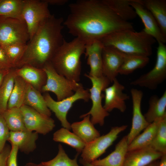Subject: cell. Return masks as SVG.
<instances>
[{"label": "cell", "mask_w": 166, "mask_h": 166, "mask_svg": "<svg viewBox=\"0 0 166 166\" xmlns=\"http://www.w3.org/2000/svg\"><path fill=\"white\" fill-rule=\"evenodd\" d=\"M70 13L63 25L69 33L85 44L113 33L134 30L104 0H79L69 4Z\"/></svg>", "instance_id": "obj_1"}, {"label": "cell", "mask_w": 166, "mask_h": 166, "mask_svg": "<svg viewBox=\"0 0 166 166\" xmlns=\"http://www.w3.org/2000/svg\"><path fill=\"white\" fill-rule=\"evenodd\" d=\"M64 20L51 15L41 24L27 44L25 52L16 68L29 65L42 69L51 60L65 40Z\"/></svg>", "instance_id": "obj_2"}, {"label": "cell", "mask_w": 166, "mask_h": 166, "mask_svg": "<svg viewBox=\"0 0 166 166\" xmlns=\"http://www.w3.org/2000/svg\"><path fill=\"white\" fill-rule=\"evenodd\" d=\"M103 46L112 47L124 53L149 57L156 42L143 30L137 32L126 30L110 34L99 40Z\"/></svg>", "instance_id": "obj_3"}, {"label": "cell", "mask_w": 166, "mask_h": 166, "mask_svg": "<svg viewBox=\"0 0 166 166\" xmlns=\"http://www.w3.org/2000/svg\"><path fill=\"white\" fill-rule=\"evenodd\" d=\"M85 43L75 38L70 42L64 40L50 63L59 74L78 82L81 71V57L84 53Z\"/></svg>", "instance_id": "obj_4"}, {"label": "cell", "mask_w": 166, "mask_h": 166, "mask_svg": "<svg viewBox=\"0 0 166 166\" xmlns=\"http://www.w3.org/2000/svg\"><path fill=\"white\" fill-rule=\"evenodd\" d=\"M85 76L88 78L92 82V86L89 90L92 105L90 111L81 115L80 118H82L88 115H91L90 120L94 125L98 124L102 126L104 124L105 118L109 116V113L102 105V100L104 97V95L102 92L109 86L111 82L103 75L96 77L90 76L86 73Z\"/></svg>", "instance_id": "obj_5"}, {"label": "cell", "mask_w": 166, "mask_h": 166, "mask_svg": "<svg viewBox=\"0 0 166 166\" xmlns=\"http://www.w3.org/2000/svg\"><path fill=\"white\" fill-rule=\"evenodd\" d=\"M47 77L45 84L41 91L51 92L56 95L57 101L62 100L73 95L81 84L71 81L58 73L50 63L43 68Z\"/></svg>", "instance_id": "obj_6"}, {"label": "cell", "mask_w": 166, "mask_h": 166, "mask_svg": "<svg viewBox=\"0 0 166 166\" xmlns=\"http://www.w3.org/2000/svg\"><path fill=\"white\" fill-rule=\"evenodd\" d=\"M30 36L23 20L0 16V45L27 44Z\"/></svg>", "instance_id": "obj_7"}, {"label": "cell", "mask_w": 166, "mask_h": 166, "mask_svg": "<svg viewBox=\"0 0 166 166\" xmlns=\"http://www.w3.org/2000/svg\"><path fill=\"white\" fill-rule=\"evenodd\" d=\"M158 43L156 60L154 67L149 72L131 81V85L153 90L165 80L166 46L163 43Z\"/></svg>", "instance_id": "obj_8"}, {"label": "cell", "mask_w": 166, "mask_h": 166, "mask_svg": "<svg viewBox=\"0 0 166 166\" xmlns=\"http://www.w3.org/2000/svg\"><path fill=\"white\" fill-rule=\"evenodd\" d=\"M72 96L60 101H55L48 93L43 96L48 107L54 113L61 126L69 130L71 129V124L67 120V115L73 104L79 100L87 102L90 99L89 89H85L81 84Z\"/></svg>", "instance_id": "obj_9"}, {"label": "cell", "mask_w": 166, "mask_h": 166, "mask_svg": "<svg viewBox=\"0 0 166 166\" xmlns=\"http://www.w3.org/2000/svg\"><path fill=\"white\" fill-rule=\"evenodd\" d=\"M48 5L45 0H24L22 16L27 27L30 40L42 23L51 15Z\"/></svg>", "instance_id": "obj_10"}, {"label": "cell", "mask_w": 166, "mask_h": 166, "mask_svg": "<svg viewBox=\"0 0 166 166\" xmlns=\"http://www.w3.org/2000/svg\"><path fill=\"white\" fill-rule=\"evenodd\" d=\"M127 127V125H124L112 127L107 134L100 136L86 144L81 152V158L89 163L97 160L112 145L119 134L125 130Z\"/></svg>", "instance_id": "obj_11"}, {"label": "cell", "mask_w": 166, "mask_h": 166, "mask_svg": "<svg viewBox=\"0 0 166 166\" xmlns=\"http://www.w3.org/2000/svg\"><path fill=\"white\" fill-rule=\"evenodd\" d=\"M20 108L27 129L45 135L52 131L55 127L54 121L50 117L42 114L25 105Z\"/></svg>", "instance_id": "obj_12"}, {"label": "cell", "mask_w": 166, "mask_h": 166, "mask_svg": "<svg viewBox=\"0 0 166 166\" xmlns=\"http://www.w3.org/2000/svg\"><path fill=\"white\" fill-rule=\"evenodd\" d=\"M130 93L132 104V117L131 128L127 135L128 144L150 124L146 120L141 111L143 92L140 90L132 88Z\"/></svg>", "instance_id": "obj_13"}, {"label": "cell", "mask_w": 166, "mask_h": 166, "mask_svg": "<svg viewBox=\"0 0 166 166\" xmlns=\"http://www.w3.org/2000/svg\"><path fill=\"white\" fill-rule=\"evenodd\" d=\"M112 82L111 86L106 88L104 91L105 103L103 107L109 113L114 109L124 113L127 108L125 101L129 99V96L123 92L125 87L117 78Z\"/></svg>", "instance_id": "obj_14"}, {"label": "cell", "mask_w": 166, "mask_h": 166, "mask_svg": "<svg viewBox=\"0 0 166 166\" xmlns=\"http://www.w3.org/2000/svg\"><path fill=\"white\" fill-rule=\"evenodd\" d=\"M130 4L143 23L144 28L143 30L152 37L158 42L165 44L166 37L163 34L157 22L151 13L140 2L139 0H130Z\"/></svg>", "instance_id": "obj_15"}, {"label": "cell", "mask_w": 166, "mask_h": 166, "mask_svg": "<svg viewBox=\"0 0 166 166\" xmlns=\"http://www.w3.org/2000/svg\"><path fill=\"white\" fill-rule=\"evenodd\" d=\"M103 75L112 82L119 74L124 61L123 53L110 46H103L102 50Z\"/></svg>", "instance_id": "obj_16"}, {"label": "cell", "mask_w": 166, "mask_h": 166, "mask_svg": "<svg viewBox=\"0 0 166 166\" xmlns=\"http://www.w3.org/2000/svg\"><path fill=\"white\" fill-rule=\"evenodd\" d=\"M164 155L155 151L149 146L128 151L123 166H146L160 160Z\"/></svg>", "instance_id": "obj_17"}, {"label": "cell", "mask_w": 166, "mask_h": 166, "mask_svg": "<svg viewBox=\"0 0 166 166\" xmlns=\"http://www.w3.org/2000/svg\"><path fill=\"white\" fill-rule=\"evenodd\" d=\"M103 45L99 40L88 42L85 45V54L87 58V64L90 67L89 75L99 77L103 75L102 50Z\"/></svg>", "instance_id": "obj_18"}, {"label": "cell", "mask_w": 166, "mask_h": 166, "mask_svg": "<svg viewBox=\"0 0 166 166\" xmlns=\"http://www.w3.org/2000/svg\"><path fill=\"white\" fill-rule=\"evenodd\" d=\"M38 134L27 129L16 132L10 131L8 141L11 145L17 146L21 152L28 154L36 148Z\"/></svg>", "instance_id": "obj_19"}, {"label": "cell", "mask_w": 166, "mask_h": 166, "mask_svg": "<svg viewBox=\"0 0 166 166\" xmlns=\"http://www.w3.org/2000/svg\"><path fill=\"white\" fill-rule=\"evenodd\" d=\"M16 74L22 78L26 82L41 92L45 84L46 74L43 69L29 65H25L18 68H15Z\"/></svg>", "instance_id": "obj_20"}, {"label": "cell", "mask_w": 166, "mask_h": 166, "mask_svg": "<svg viewBox=\"0 0 166 166\" xmlns=\"http://www.w3.org/2000/svg\"><path fill=\"white\" fill-rule=\"evenodd\" d=\"M128 143L126 136L116 145L114 150L105 158L90 163L95 166H123L128 151Z\"/></svg>", "instance_id": "obj_21"}, {"label": "cell", "mask_w": 166, "mask_h": 166, "mask_svg": "<svg viewBox=\"0 0 166 166\" xmlns=\"http://www.w3.org/2000/svg\"><path fill=\"white\" fill-rule=\"evenodd\" d=\"M90 117V115H88L84 117L81 121L71 124L73 132L86 144L100 136L99 132L95 128Z\"/></svg>", "instance_id": "obj_22"}, {"label": "cell", "mask_w": 166, "mask_h": 166, "mask_svg": "<svg viewBox=\"0 0 166 166\" xmlns=\"http://www.w3.org/2000/svg\"><path fill=\"white\" fill-rule=\"evenodd\" d=\"M149 108L144 116L150 124L166 117V91L160 97L156 95L151 96L149 100Z\"/></svg>", "instance_id": "obj_23"}, {"label": "cell", "mask_w": 166, "mask_h": 166, "mask_svg": "<svg viewBox=\"0 0 166 166\" xmlns=\"http://www.w3.org/2000/svg\"><path fill=\"white\" fill-rule=\"evenodd\" d=\"M23 105L29 106L44 115L50 117L51 115L40 92L28 83Z\"/></svg>", "instance_id": "obj_24"}, {"label": "cell", "mask_w": 166, "mask_h": 166, "mask_svg": "<svg viewBox=\"0 0 166 166\" xmlns=\"http://www.w3.org/2000/svg\"><path fill=\"white\" fill-rule=\"evenodd\" d=\"M152 14L166 37V0H139Z\"/></svg>", "instance_id": "obj_25"}, {"label": "cell", "mask_w": 166, "mask_h": 166, "mask_svg": "<svg viewBox=\"0 0 166 166\" xmlns=\"http://www.w3.org/2000/svg\"><path fill=\"white\" fill-rule=\"evenodd\" d=\"M160 120L150 124L144 130L143 132L136 136L128 144V151L142 148L148 146L156 133L159 123Z\"/></svg>", "instance_id": "obj_26"}, {"label": "cell", "mask_w": 166, "mask_h": 166, "mask_svg": "<svg viewBox=\"0 0 166 166\" xmlns=\"http://www.w3.org/2000/svg\"><path fill=\"white\" fill-rule=\"evenodd\" d=\"M27 83L20 77L16 75L14 87L9 99L7 109L20 108L24 104Z\"/></svg>", "instance_id": "obj_27"}, {"label": "cell", "mask_w": 166, "mask_h": 166, "mask_svg": "<svg viewBox=\"0 0 166 166\" xmlns=\"http://www.w3.org/2000/svg\"><path fill=\"white\" fill-rule=\"evenodd\" d=\"M53 139L56 142L65 144L75 149L78 153L81 152L86 144L73 132L64 128H61L53 134Z\"/></svg>", "instance_id": "obj_28"}, {"label": "cell", "mask_w": 166, "mask_h": 166, "mask_svg": "<svg viewBox=\"0 0 166 166\" xmlns=\"http://www.w3.org/2000/svg\"><path fill=\"white\" fill-rule=\"evenodd\" d=\"M123 53L124 61L118 71L121 75H128L137 69L142 68L149 61V57Z\"/></svg>", "instance_id": "obj_29"}, {"label": "cell", "mask_w": 166, "mask_h": 166, "mask_svg": "<svg viewBox=\"0 0 166 166\" xmlns=\"http://www.w3.org/2000/svg\"><path fill=\"white\" fill-rule=\"evenodd\" d=\"M16 75L15 68L10 69L0 87V114L7 109L8 101L14 87Z\"/></svg>", "instance_id": "obj_30"}, {"label": "cell", "mask_w": 166, "mask_h": 166, "mask_svg": "<svg viewBox=\"0 0 166 166\" xmlns=\"http://www.w3.org/2000/svg\"><path fill=\"white\" fill-rule=\"evenodd\" d=\"M1 114L10 131L16 132L27 129L20 108L7 109Z\"/></svg>", "instance_id": "obj_31"}, {"label": "cell", "mask_w": 166, "mask_h": 166, "mask_svg": "<svg viewBox=\"0 0 166 166\" xmlns=\"http://www.w3.org/2000/svg\"><path fill=\"white\" fill-rule=\"evenodd\" d=\"M105 2L124 21L135 18L137 16L130 4V0H104Z\"/></svg>", "instance_id": "obj_32"}, {"label": "cell", "mask_w": 166, "mask_h": 166, "mask_svg": "<svg viewBox=\"0 0 166 166\" xmlns=\"http://www.w3.org/2000/svg\"><path fill=\"white\" fill-rule=\"evenodd\" d=\"M24 0H0V16L23 20Z\"/></svg>", "instance_id": "obj_33"}, {"label": "cell", "mask_w": 166, "mask_h": 166, "mask_svg": "<svg viewBox=\"0 0 166 166\" xmlns=\"http://www.w3.org/2000/svg\"><path fill=\"white\" fill-rule=\"evenodd\" d=\"M148 146L157 152L166 154V117L160 121L156 133Z\"/></svg>", "instance_id": "obj_34"}, {"label": "cell", "mask_w": 166, "mask_h": 166, "mask_svg": "<svg viewBox=\"0 0 166 166\" xmlns=\"http://www.w3.org/2000/svg\"><path fill=\"white\" fill-rule=\"evenodd\" d=\"M27 44H14L1 46L13 68H16L22 57L27 48Z\"/></svg>", "instance_id": "obj_35"}, {"label": "cell", "mask_w": 166, "mask_h": 166, "mask_svg": "<svg viewBox=\"0 0 166 166\" xmlns=\"http://www.w3.org/2000/svg\"><path fill=\"white\" fill-rule=\"evenodd\" d=\"M58 151L56 156L49 161L42 163L45 166H80L77 163V158L79 153L73 159L69 158L66 153L62 146L59 144Z\"/></svg>", "instance_id": "obj_36"}, {"label": "cell", "mask_w": 166, "mask_h": 166, "mask_svg": "<svg viewBox=\"0 0 166 166\" xmlns=\"http://www.w3.org/2000/svg\"><path fill=\"white\" fill-rule=\"evenodd\" d=\"M6 122L0 114V152L4 148L10 136V131Z\"/></svg>", "instance_id": "obj_37"}, {"label": "cell", "mask_w": 166, "mask_h": 166, "mask_svg": "<svg viewBox=\"0 0 166 166\" xmlns=\"http://www.w3.org/2000/svg\"><path fill=\"white\" fill-rule=\"evenodd\" d=\"M13 68L4 50L0 45V69L8 70Z\"/></svg>", "instance_id": "obj_38"}, {"label": "cell", "mask_w": 166, "mask_h": 166, "mask_svg": "<svg viewBox=\"0 0 166 166\" xmlns=\"http://www.w3.org/2000/svg\"><path fill=\"white\" fill-rule=\"evenodd\" d=\"M18 150L17 146L11 145V150L7 160V166H18L17 156Z\"/></svg>", "instance_id": "obj_39"}, {"label": "cell", "mask_w": 166, "mask_h": 166, "mask_svg": "<svg viewBox=\"0 0 166 166\" xmlns=\"http://www.w3.org/2000/svg\"><path fill=\"white\" fill-rule=\"evenodd\" d=\"M11 147L6 144L2 150L0 152V166H7V163Z\"/></svg>", "instance_id": "obj_40"}, {"label": "cell", "mask_w": 166, "mask_h": 166, "mask_svg": "<svg viewBox=\"0 0 166 166\" xmlns=\"http://www.w3.org/2000/svg\"><path fill=\"white\" fill-rule=\"evenodd\" d=\"M48 5H63L68 3V0H45Z\"/></svg>", "instance_id": "obj_41"}, {"label": "cell", "mask_w": 166, "mask_h": 166, "mask_svg": "<svg viewBox=\"0 0 166 166\" xmlns=\"http://www.w3.org/2000/svg\"><path fill=\"white\" fill-rule=\"evenodd\" d=\"M10 69L6 70L0 69V87Z\"/></svg>", "instance_id": "obj_42"}, {"label": "cell", "mask_w": 166, "mask_h": 166, "mask_svg": "<svg viewBox=\"0 0 166 166\" xmlns=\"http://www.w3.org/2000/svg\"><path fill=\"white\" fill-rule=\"evenodd\" d=\"M159 166H166V154L163 155L160 159Z\"/></svg>", "instance_id": "obj_43"}, {"label": "cell", "mask_w": 166, "mask_h": 166, "mask_svg": "<svg viewBox=\"0 0 166 166\" xmlns=\"http://www.w3.org/2000/svg\"><path fill=\"white\" fill-rule=\"evenodd\" d=\"M79 162L83 166H95L92 165L90 163L86 161L81 158L79 160Z\"/></svg>", "instance_id": "obj_44"}, {"label": "cell", "mask_w": 166, "mask_h": 166, "mask_svg": "<svg viewBox=\"0 0 166 166\" xmlns=\"http://www.w3.org/2000/svg\"><path fill=\"white\" fill-rule=\"evenodd\" d=\"M25 166H45L42 162L39 164H35L32 162L27 163Z\"/></svg>", "instance_id": "obj_45"}, {"label": "cell", "mask_w": 166, "mask_h": 166, "mask_svg": "<svg viewBox=\"0 0 166 166\" xmlns=\"http://www.w3.org/2000/svg\"><path fill=\"white\" fill-rule=\"evenodd\" d=\"M160 160L153 162L146 166H159Z\"/></svg>", "instance_id": "obj_46"}]
</instances>
